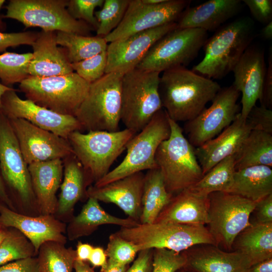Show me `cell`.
Returning a JSON list of instances; mask_svg holds the SVG:
<instances>
[{"instance_id": "5bb4252c", "label": "cell", "mask_w": 272, "mask_h": 272, "mask_svg": "<svg viewBox=\"0 0 272 272\" xmlns=\"http://www.w3.org/2000/svg\"><path fill=\"white\" fill-rule=\"evenodd\" d=\"M190 3V1L186 0H165L159 4L150 5L142 0H130L121 22L104 39L108 43L137 33L177 22Z\"/></svg>"}, {"instance_id": "be15d7a7", "label": "cell", "mask_w": 272, "mask_h": 272, "mask_svg": "<svg viewBox=\"0 0 272 272\" xmlns=\"http://www.w3.org/2000/svg\"><path fill=\"white\" fill-rule=\"evenodd\" d=\"M144 3L150 5H157L160 4L165 0H142Z\"/></svg>"}, {"instance_id": "1f68e13d", "label": "cell", "mask_w": 272, "mask_h": 272, "mask_svg": "<svg viewBox=\"0 0 272 272\" xmlns=\"http://www.w3.org/2000/svg\"><path fill=\"white\" fill-rule=\"evenodd\" d=\"M173 196L166 188L160 170L156 168L148 170L145 174L140 224L154 223Z\"/></svg>"}, {"instance_id": "ab89813d", "label": "cell", "mask_w": 272, "mask_h": 272, "mask_svg": "<svg viewBox=\"0 0 272 272\" xmlns=\"http://www.w3.org/2000/svg\"><path fill=\"white\" fill-rule=\"evenodd\" d=\"M105 251L109 260L122 265H128L139 252L134 244L116 232L109 236Z\"/></svg>"}, {"instance_id": "7402d4cb", "label": "cell", "mask_w": 272, "mask_h": 272, "mask_svg": "<svg viewBox=\"0 0 272 272\" xmlns=\"http://www.w3.org/2000/svg\"><path fill=\"white\" fill-rule=\"evenodd\" d=\"M186 262L183 268L194 272H247L248 258L238 251H226L212 244H199L183 251Z\"/></svg>"}, {"instance_id": "7bdbcfd3", "label": "cell", "mask_w": 272, "mask_h": 272, "mask_svg": "<svg viewBox=\"0 0 272 272\" xmlns=\"http://www.w3.org/2000/svg\"><path fill=\"white\" fill-rule=\"evenodd\" d=\"M104 0H69L67 10L75 19L83 21L96 31L98 22L95 16V10L101 7Z\"/></svg>"}, {"instance_id": "4316f807", "label": "cell", "mask_w": 272, "mask_h": 272, "mask_svg": "<svg viewBox=\"0 0 272 272\" xmlns=\"http://www.w3.org/2000/svg\"><path fill=\"white\" fill-rule=\"evenodd\" d=\"M63 166V180L57 206L53 215L64 223L73 218L74 209L79 201L88 199V186L83 168L74 154L62 160Z\"/></svg>"}, {"instance_id": "9f6ffc18", "label": "cell", "mask_w": 272, "mask_h": 272, "mask_svg": "<svg viewBox=\"0 0 272 272\" xmlns=\"http://www.w3.org/2000/svg\"><path fill=\"white\" fill-rule=\"evenodd\" d=\"M128 267V265H119L108 259L106 268L100 272H126Z\"/></svg>"}, {"instance_id": "f1b7e54d", "label": "cell", "mask_w": 272, "mask_h": 272, "mask_svg": "<svg viewBox=\"0 0 272 272\" xmlns=\"http://www.w3.org/2000/svg\"><path fill=\"white\" fill-rule=\"evenodd\" d=\"M140 223L133 219L120 218L106 212L95 198L89 197L80 213L73 218L66 226L67 238L71 241L88 236L96 231L99 226L112 224L121 227L130 228Z\"/></svg>"}, {"instance_id": "e7e4bbea", "label": "cell", "mask_w": 272, "mask_h": 272, "mask_svg": "<svg viewBox=\"0 0 272 272\" xmlns=\"http://www.w3.org/2000/svg\"><path fill=\"white\" fill-rule=\"evenodd\" d=\"M177 272H189V271H188L184 269L183 268H181V269L178 270Z\"/></svg>"}, {"instance_id": "3957f363", "label": "cell", "mask_w": 272, "mask_h": 272, "mask_svg": "<svg viewBox=\"0 0 272 272\" xmlns=\"http://www.w3.org/2000/svg\"><path fill=\"white\" fill-rule=\"evenodd\" d=\"M136 134L125 128L114 132L90 131L87 133L75 131L70 134L67 140L83 168L88 187L109 172L113 163Z\"/></svg>"}, {"instance_id": "e0dca14e", "label": "cell", "mask_w": 272, "mask_h": 272, "mask_svg": "<svg viewBox=\"0 0 272 272\" xmlns=\"http://www.w3.org/2000/svg\"><path fill=\"white\" fill-rule=\"evenodd\" d=\"M17 89L7 91L2 96L1 110L9 118H21L43 129L67 140L75 131H83L77 119L41 107L32 101L23 100L16 93Z\"/></svg>"}, {"instance_id": "91938a15", "label": "cell", "mask_w": 272, "mask_h": 272, "mask_svg": "<svg viewBox=\"0 0 272 272\" xmlns=\"http://www.w3.org/2000/svg\"><path fill=\"white\" fill-rule=\"evenodd\" d=\"M5 0H0V32H4L7 28L6 24L2 20V16L1 15V10L2 8Z\"/></svg>"}, {"instance_id": "4fadbf2b", "label": "cell", "mask_w": 272, "mask_h": 272, "mask_svg": "<svg viewBox=\"0 0 272 272\" xmlns=\"http://www.w3.org/2000/svg\"><path fill=\"white\" fill-rule=\"evenodd\" d=\"M208 198L207 228L217 246L230 251L236 237L251 225L250 216L256 202L222 191L211 193Z\"/></svg>"}, {"instance_id": "8fae6325", "label": "cell", "mask_w": 272, "mask_h": 272, "mask_svg": "<svg viewBox=\"0 0 272 272\" xmlns=\"http://www.w3.org/2000/svg\"><path fill=\"white\" fill-rule=\"evenodd\" d=\"M69 0H10L4 18L16 20L25 28L39 27L45 31H61L90 36L93 28L69 13Z\"/></svg>"}, {"instance_id": "ac0fdd59", "label": "cell", "mask_w": 272, "mask_h": 272, "mask_svg": "<svg viewBox=\"0 0 272 272\" xmlns=\"http://www.w3.org/2000/svg\"><path fill=\"white\" fill-rule=\"evenodd\" d=\"M177 28L176 22L170 23L108 43L105 74L124 75L137 68L151 47Z\"/></svg>"}, {"instance_id": "ffe728a7", "label": "cell", "mask_w": 272, "mask_h": 272, "mask_svg": "<svg viewBox=\"0 0 272 272\" xmlns=\"http://www.w3.org/2000/svg\"><path fill=\"white\" fill-rule=\"evenodd\" d=\"M0 225L21 232L32 243L37 253L40 246L46 242L55 241L64 244L67 242L65 223L52 215L28 216L0 203Z\"/></svg>"}, {"instance_id": "c3c4849f", "label": "cell", "mask_w": 272, "mask_h": 272, "mask_svg": "<svg viewBox=\"0 0 272 272\" xmlns=\"http://www.w3.org/2000/svg\"><path fill=\"white\" fill-rule=\"evenodd\" d=\"M252 213L255 217L252 224L272 223V193L257 201Z\"/></svg>"}, {"instance_id": "6f0895ef", "label": "cell", "mask_w": 272, "mask_h": 272, "mask_svg": "<svg viewBox=\"0 0 272 272\" xmlns=\"http://www.w3.org/2000/svg\"><path fill=\"white\" fill-rule=\"evenodd\" d=\"M74 269L75 272H96L94 267L90 265L88 261H82L76 260Z\"/></svg>"}, {"instance_id": "ba28073f", "label": "cell", "mask_w": 272, "mask_h": 272, "mask_svg": "<svg viewBox=\"0 0 272 272\" xmlns=\"http://www.w3.org/2000/svg\"><path fill=\"white\" fill-rule=\"evenodd\" d=\"M123 74L110 73L90 84L75 117L83 130L117 131L121 120Z\"/></svg>"}, {"instance_id": "83f0119b", "label": "cell", "mask_w": 272, "mask_h": 272, "mask_svg": "<svg viewBox=\"0 0 272 272\" xmlns=\"http://www.w3.org/2000/svg\"><path fill=\"white\" fill-rule=\"evenodd\" d=\"M208 195L187 188L172 196L155 222L205 225L208 221Z\"/></svg>"}, {"instance_id": "8d00e7d4", "label": "cell", "mask_w": 272, "mask_h": 272, "mask_svg": "<svg viewBox=\"0 0 272 272\" xmlns=\"http://www.w3.org/2000/svg\"><path fill=\"white\" fill-rule=\"evenodd\" d=\"M8 228L6 235L0 243V266L37 255L33 244L23 234L16 229Z\"/></svg>"}, {"instance_id": "b9f144b4", "label": "cell", "mask_w": 272, "mask_h": 272, "mask_svg": "<svg viewBox=\"0 0 272 272\" xmlns=\"http://www.w3.org/2000/svg\"><path fill=\"white\" fill-rule=\"evenodd\" d=\"M186 262L183 252H176L164 248L153 249L152 272H177L184 267Z\"/></svg>"}, {"instance_id": "94428289", "label": "cell", "mask_w": 272, "mask_h": 272, "mask_svg": "<svg viewBox=\"0 0 272 272\" xmlns=\"http://www.w3.org/2000/svg\"><path fill=\"white\" fill-rule=\"evenodd\" d=\"M13 89L14 88L11 87L7 86L3 84L0 82V109L1 108V100H2V96L7 91L11 90Z\"/></svg>"}, {"instance_id": "7dc6e473", "label": "cell", "mask_w": 272, "mask_h": 272, "mask_svg": "<svg viewBox=\"0 0 272 272\" xmlns=\"http://www.w3.org/2000/svg\"><path fill=\"white\" fill-rule=\"evenodd\" d=\"M0 272H41L37 257L15 260L0 266Z\"/></svg>"}, {"instance_id": "681fc988", "label": "cell", "mask_w": 272, "mask_h": 272, "mask_svg": "<svg viewBox=\"0 0 272 272\" xmlns=\"http://www.w3.org/2000/svg\"><path fill=\"white\" fill-rule=\"evenodd\" d=\"M153 249L142 250L138 252L137 258L126 272H152Z\"/></svg>"}, {"instance_id": "cb8c5ba5", "label": "cell", "mask_w": 272, "mask_h": 272, "mask_svg": "<svg viewBox=\"0 0 272 272\" xmlns=\"http://www.w3.org/2000/svg\"><path fill=\"white\" fill-rule=\"evenodd\" d=\"M56 31L38 32L33 45V57L30 63L29 75L48 77L74 72L66 51L57 46Z\"/></svg>"}, {"instance_id": "7c38bea8", "label": "cell", "mask_w": 272, "mask_h": 272, "mask_svg": "<svg viewBox=\"0 0 272 272\" xmlns=\"http://www.w3.org/2000/svg\"><path fill=\"white\" fill-rule=\"evenodd\" d=\"M208 36L202 29L177 28L158 40L137 68L160 73L185 67L198 55Z\"/></svg>"}, {"instance_id": "ee69618b", "label": "cell", "mask_w": 272, "mask_h": 272, "mask_svg": "<svg viewBox=\"0 0 272 272\" xmlns=\"http://www.w3.org/2000/svg\"><path fill=\"white\" fill-rule=\"evenodd\" d=\"M246 122L251 130H259L272 134L271 109L255 105L249 113Z\"/></svg>"}, {"instance_id": "f6af8a7d", "label": "cell", "mask_w": 272, "mask_h": 272, "mask_svg": "<svg viewBox=\"0 0 272 272\" xmlns=\"http://www.w3.org/2000/svg\"><path fill=\"white\" fill-rule=\"evenodd\" d=\"M38 33L25 31L18 33L0 32V53L10 47L20 45H32L36 39Z\"/></svg>"}, {"instance_id": "484cf974", "label": "cell", "mask_w": 272, "mask_h": 272, "mask_svg": "<svg viewBox=\"0 0 272 272\" xmlns=\"http://www.w3.org/2000/svg\"><path fill=\"white\" fill-rule=\"evenodd\" d=\"M242 3L240 0H210L188 8L177 21V28L213 31L237 15Z\"/></svg>"}, {"instance_id": "9a60e30c", "label": "cell", "mask_w": 272, "mask_h": 272, "mask_svg": "<svg viewBox=\"0 0 272 272\" xmlns=\"http://www.w3.org/2000/svg\"><path fill=\"white\" fill-rule=\"evenodd\" d=\"M240 94L232 85L221 88L209 108L186 122L184 130L192 146L197 148L202 145L235 120L239 113L237 101Z\"/></svg>"}, {"instance_id": "9c48e42d", "label": "cell", "mask_w": 272, "mask_h": 272, "mask_svg": "<svg viewBox=\"0 0 272 272\" xmlns=\"http://www.w3.org/2000/svg\"><path fill=\"white\" fill-rule=\"evenodd\" d=\"M90 84L75 72L57 76H29L20 83L27 99L57 113L75 117Z\"/></svg>"}, {"instance_id": "d590c367", "label": "cell", "mask_w": 272, "mask_h": 272, "mask_svg": "<svg viewBox=\"0 0 272 272\" xmlns=\"http://www.w3.org/2000/svg\"><path fill=\"white\" fill-rule=\"evenodd\" d=\"M65 244L47 241L40 247L37 258L41 272H72L76 260V250Z\"/></svg>"}, {"instance_id": "74e56055", "label": "cell", "mask_w": 272, "mask_h": 272, "mask_svg": "<svg viewBox=\"0 0 272 272\" xmlns=\"http://www.w3.org/2000/svg\"><path fill=\"white\" fill-rule=\"evenodd\" d=\"M32 53L5 52L0 54V80L7 86L20 83L29 75L28 69Z\"/></svg>"}, {"instance_id": "30bf717a", "label": "cell", "mask_w": 272, "mask_h": 272, "mask_svg": "<svg viewBox=\"0 0 272 272\" xmlns=\"http://www.w3.org/2000/svg\"><path fill=\"white\" fill-rule=\"evenodd\" d=\"M170 134L169 117L162 109L129 141L122 162L93 185L102 186L131 174L158 168L155 161L157 150Z\"/></svg>"}, {"instance_id": "8992f818", "label": "cell", "mask_w": 272, "mask_h": 272, "mask_svg": "<svg viewBox=\"0 0 272 272\" xmlns=\"http://www.w3.org/2000/svg\"><path fill=\"white\" fill-rule=\"evenodd\" d=\"M116 233L134 244L139 251L164 248L181 252L199 244L217 246L207 227L201 224H139L130 228L121 227Z\"/></svg>"}, {"instance_id": "f907efd6", "label": "cell", "mask_w": 272, "mask_h": 272, "mask_svg": "<svg viewBox=\"0 0 272 272\" xmlns=\"http://www.w3.org/2000/svg\"><path fill=\"white\" fill-rule=\"evenodd\" d=\"M260 105L272 108V49L270 47L268 57V65L263 84Z\"/></svg>"}, {"instance_id": "bcb514c9", "label": "cell", "mask_w": 272, "mask_h": 272, "mask_svg": "<svg viewBox=\"0 0 272 272\" xmlns=\"http://www.w3.org/2000/svg\"><path fill=\"white\" fill-rule=\"evenodd\" d=\"M248 8L253 17L258 22L266 24L272 20V1H242Z\"/></svg>"}, {"instance_id": "11a10c76", "label": "cell", "mask_w": 272, "mask_h": 272, "mask_svg": "<svg viewBox=\"0 0 272 272\" xmlns=\"http://www.w3.org/2000/svg\"><path fill=\"white\" fill-rule=\"evenodd\" d=\"M0 203L16 212L15 206L6 191L0 173Z\"/></svg>"}, {"instance_id": "e575fe53", "label": "cell", "mask_w": 272, "mask_h": 272, "mask_svg": "<svg viewBox=\"0 0 272 272\" xmlns=\"http://www.w3.org/2000/svg\"><path fill=\"white\" fill-rule=\"evenodd\" d=\"M236 154L227 157L213 167L201 179L188 188L205 195L214 192H227L235 172Z\"/></svg>"}, {"instance_id": "7a4b0ae2", "label": "cell", "mask_w": 272, "mask_h": 272, "mask_svg": "<svg viewBox=\"0 0 272 272\" xmlns=\"http://www.w3.org/2000/svg\"><path fill=\"white\" fill-rule=\"evenodd\" d=\"M254 37V23L241 17L220 28L204 47V57L192 71L213 79H221L234 67Z\"/></svg>"}, {"instance_id": "d6a6232c", "label": "cell", "mask_w": 272, "mask_h": 272, "mask_svg": "<svg viewBox=\"0 0 272 272\" xmlns=\"http://www.w3.org/2000/svg\"><path fill=\"white\" fill-rule=\"evenodd\" d=\"M256 165L272 167V134L252 130L236 154L235 169Z\"/></svg>"}, {"instance_id": "f35d334b", "label": "cell", "mask_w": 272, "mask_h": 272, "mask_svg": "<svg viewBox=\"0 0 272 272\" xmlns=\"http://www.w3.org/2000/svg\"><path fill=\"white\" fill-rule=\"evenodd\" d=\"M130 0H104L100 10L95 11L98 22L97 36L104 38L120 24L125 14Z\"/></svg>"}, {"instance_id": "603a6c76", "label": "cell", "mask_w": 272, "mask_h": 272, "mask_svg": "<svg viewBox=\"0 0 272 272\" xmlns=\"http://www.w3.org/2000/svg\"><path fill=\"white\" fill-rule=\"evenodd\" d=\"M251 129L240 116L217 137L195 149V154L203 175L227 157L236 154Z\"/></svg>"}, {"instance_id": "d4e9b609", "label": "cell", "mask_w": 272, "mask_h": 272, "mask_svg": "<svg viewBox=\"0 0 272 272\" xmlns=\"http://www.w3.org/2000/svg\"><path fill=\"white\" fill-rule=\"evenodd\" d=\"M28 169L40 215H54L58 202L56 194L63 178L62 160L31 164Z\"/></svg>"}, {"instance_id": "5b68a950", "label": "cell", "mask_w": 272, "mask_h": 272, "mask_svg": "<svg viewBox=\"0 0 272 272\" xmlns=\"http://www.w3.org/2000/svg\"><path fill=\"white\" fill-rule=\"evenodd\" d=\"M170 134L160 145L155 155L168 192L175 195L199 181L203 174L195 149L183 134V130L169 117Z\"/></svg>"}, {"instance_id": "680465c9", "label": "cell", "mask_w": 272, "mask_h": 272, "mask_svg": "<svg viewBox=\"0 0 272 272\" xmlns=\"http://www.w3.org/2000/svg\"><path fill=\"white\" fill-rule=\"evenodd\" d=\"M262 37L266 40H270L272 38V21L265 24V26L261 31Z\"/></svg>"}, {"instance_id": "52a82bcc", "label": "cell", "mask_w": 272, "mask_h": 272, "mask_svg": "<svg viewBox=\"0 0 272 272\" xmlns=\"http://www.w3.org/2000/svg\"><path fill=\"white\" fill-rule=\"evenodd\" d=\"M160 73L135 68L124 74L121 84V120L136 133L162 109Z\"/></svg>"}, {"instance_id": "4dcf8cb0", "label": "cell", "mask_w": 272, "mask_h": 272, "mask_svg": "<svg viewBox=\"0 0 272 272\" xmlns=\"http://www.w3.org/2000/svg\"><path fill=\"white\" fill-rule=\"evenodd\" d=\"M251 224L236 237L232 249L247 256L252 266L272 258V223Z\"/></svg>"}, {"instance_id": "db71d44e", "label": "cell", "mask_w": 272, "mask_h": 272, "mask_svg": "<svg viewBox=\"0 0 272 272\" xmlns=\"http://www.w3.org/2000/svg\"><path fill=\"white\" fill-rule=\"evenodd\" d=\"M247 272H272V258L251 266Z\"/></svg>"}, {"instance_id": "2e32d148", "label": "cell", "mask_w": 272, "mask_h": 272, "mask_svg": "<svg viewBox=\"0 0 272 272\" xmlns=\"http://www.w3.org/2000/svg\"><path fill=\"white\" fill-rule=\"evenodd\" d=\"M9 119L28 165L55 159L63 160L74 154L68 140L40 128L25 119Z\"/></svg>"}, {"instance_id": "6da1fadb", "label": "cell", "mask_w": 272, "mask_h": 272, "mask_svg": "<svg viewBox=\"0 0 272 272\" xmlns=\"http://www.w3.org/2000/svg\"><path fill=\"white\" fill-rule=\"evenodd\" d=\"M221 88L217 82L184 66L166 70L160 78L162 107L176 122L195 118Z\"/></svg>"}, {"instance_id": "277c9868", "label": "cell", "mask_w": 272, "mask_h": 272, "mask_svg": "<svg viewBox=\"0 0 272 272\" xmlns=\"http://www.w3.org/2000/svg\"><path fill=\"white\" fill-rule=\"evenodd\" d=\"M0 173L6 191L18 213L40 215L28 165L21 153L9 118L0 109Z\"/></svg>"}, {"instance_id": "f546056e", "label": "cell", "mask_w": 272, "mask_h": 272, "mask_svg": "<svg viewBox=\"0 0 272 272\" xmlns=\"http://www.w3.org/2000/svg\"><path fill=\"white\" fill-rule=\"evenodd\" d=\"M227 192L257 202L272 193L271 167L256 165L235 171Z\"/></svg>"}, {"instance_id": "60d3db41", "label": "cell", "mask_w": 272, "mask_h": 272, "mask_svg": "<svg viewBox=\"0 0 272 272\" xmlns=\"http://www.w3.org/2000/svg\"><path fill=\"white\" fill-rule=\"evenodd\" d=\"M106 50L88 59L71 63L73 71L81 78L91 84L105 74Z\"/></svg>"}, {"instance_id": "d6986e66", "label": "cell", "mask_w": 272, "mask_h": 272, "mask_svg": "<svg viewBox=\"0 0 272 272\" xmlns=\"http://www.w3.org/2000/svg\"><path fill=\"white\" fill-rule=\"evenodd\" d=\"M266 71L263 50L249 46L234 67L232 85L242 94L241 118L246 119L251 109L261 100Z\"/></svg>"}, {"instance_id": "f5cc1de1", "label": "cell", "mask_w": 272, "mask_h": 272, "mask_svg": "<svg viewBox=\"0 0 272 272\" xmlns=\"http://www.w3.org/2000/svg\"><path fill=\"white\" fill-rule=\"evenodd\" d=\"M93 248L90 244L79 241L76 249V259L82 261H88Z\"/></svg>"}, {"instance_id": "44dd1931", "label": "cell", "mask_w": 272, "mask_h": 272, "mask_svg": "<svg viewBox=\"0 0 272 272\" xmlns=\"http://www.w3.org/2000/svg\"><path fill=\"white\" fill-rule=\"evenodd\" d=\"M144 178L145 174L140 172L102 186L92 185L87 188V196L116 205L128 218L140 223Z\"/></svg>"}, {"instance_id": "816d5d0a", "label": "cell", "mask_w": 272, "mask_h": 272, "mask_svg": "<svg viewBox=\"0 0 272 272\" xmlns=\"http://www.w3.org/2000/svg\"><path fill=\"white\" fill-rule=\"evenodd\" d=\"M107 256L105 250L101 247H94L88 262L93 267H101V270L106 268L107 264Z\"/></svg>"}, {"instance_id": "6125c7cd", "label": "cell", "mask_w": 272, "mask_h": 272, "mask_svg": "<svg viewBox=\"0 0 272 272\" xmlns=\"http://www.w3.org/2000/svg\"><path fill=\"white\" fill-rule=\"evenodd\" d=\"M7 229V228H5L0 225V243L2 242L6 235Z\"/></svg>"}, {"instance_id": "836d02e7", "label": "cell", "mask_w": 272, "mask_h": 272, "mask_svg": "<svg viewBox=\"0 0 272 272\" xmlns=\"http://www.w3.org/2000/svg\"><path fill=\"white\" fill-rule=\"evenodd\" d=\"M56 43L64 48L71 63L77 62L107 50L104 38L73 33L56 32Z\"/></svg>"}]
</instances>
